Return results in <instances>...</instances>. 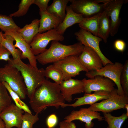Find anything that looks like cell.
<instances>
[{"instance_id": "cell-28", "label": "cell", "mask_w": 128, "mask_h": 128, "mask_svg": "<svg viewBox=\"0 0 128 128\" xmlns=\"http://www.w3.org/2000/svg\"><path fill=\"white\" fill-rule=\"evenodd\" d=\"M20 28L16 24L12 18L0 14V29L2 31L5 32L10 30L16 31Z\"/></svg>"}, {"instance_id": "cell-16", "label": "cell", "mask_w": 128, "mask_h": 128, "mask_svg": "<svg viewBox=\"0 0 128 128\" xmlns=\"http://www.w3.org/2000/svg\"><path fill=\"white\" fill-rule=\"evenodd\" d=\"M4 34L12 36L16 41L14 47L19 48L22 51L21 59L27 58L29 64L35 68H38L36 56L33 53L30 44L16 31L10 30L5 32Z\"/></svg>"}, {"instance_id": "cell-6", "label": "cell", "mask_w": 128, "mask_h": 128, "mask_svg": "<svg viewBox=\"0 0 128 128\" xmlns=\"http://www.w3.org/2000/svg\"><path fill=\"white\" fill-rule=\"evenodd\" d=\"M123 67V65L119 62L108 64L99 70L86 72L85 75L89 78L97 75L103 76L108 78L116 85L118 93L120 95H123L125 94L120 82V77Z\"/></svg>"}, {"instance_id": "cell-1", "label": "cell", "mask_w": 128, "mask_h": 128, "mask_svg": "<svg viewBox=\"0 0 128 128\" xmlns=\"http://www.w3.org/2000/svg\"><path fill=\"white\" fill-rule=\"evenodd\" d=\"M65 102L59 84L46 79L37 88L29 103L34 112L39 114L49 106L64 108Z\"/></svg>"}, {"instance_id": "cell-22", "label": "cell", "mask_w": 128, "mask_h": 128, "mask_svg": "<svg viewBox=\"0 0 128 128\" xmlns=\"http://www.w3.org/2000/svg\"><path fill=\"white\" fill-rule=\"evenodd\" d=\"M110 17L103 11L101 13L99 18L98 37L105 43L110 34Z\"/></svg>"}, {"instance_id": "cell-3", "label": "cell", "mask_w": 128, "mask_h": 128, "mask_svg": "<svg viewBox=\"0 0 128 128\" xmlns=\"http://www.w3.org/2000/svg\"><path fill=\"white\" fill-rule=\"evenodd\" d=\"M20 72L23 78L29 99L32 97L37 88L45 80V70L43 68H35L29 64H25L19 59H11L8 61Z\"/></svg>"}, {"instance_id": "cell-18", "label": "cell", "mask_w": 128, "mask_h": 128, "mask_svg": "<svg viewBox=\"0 0 128 128\" xmlns=\"http://www.w3.org/2000/svg\"><path fill=\"white\" fill-rule=\"evenodd\" d=\"M110 96V92L104 91H95L92 94L85 93L83 96L75 98L77 100L74 103L65 104L64 107L70 106L75 108L84 105H91L98 101L107 99Z\"/></svg>"}, {"instance_id": "cell-26", "label": "cell", "mask_w": 128, "mask_h": 128, "mask_svg": "<svg viewBox=\"0 0 128 128\" xmlns=\"http://www.w3.org/2000/svg\"><path fill=\"white\" fill-rule=\"evenodd\" d=\"M103 114L104 120L108 124L107 128H121L123 123L128 117L125 113L117 117L113 116L110 113Z\"/></svg>"}, {"instance_id": "cell-10", "label": "cell", "mask_w": 128, "mask_h": 128, "mask_svg": "<svg viewBox=\"0 0 128 128\" xmlns=\"http://www.w3.org/2000/svg\"><path fill=\"white\" fill-rule=\"evenodd\" d=\"M69 1L73 11L82 15L84 18L91 17L104 11V4L98 3L95 0H69Z\"/></svg>"}, {"instance_id": "cell-13", "label": "cell", "mask_w": 128, "mask_h": 128, "mask_svg": "<svg viewBox=\"0 0 128 128\" xmlns=\"http://www.w3.org/2000/svg\"><path fill=\"white\" fill-rule=\"evenodd\" d=\"M65 121L72 122L75 120H78L85 123L86 128H92L94 124L92 122L93 120L97 119L99 121L104 120L103 117L101 116L100 113L91 110L89 108H82L77 110H73L70 114L65 116Z\"/></svg>"}, {"instance_id": "cell-35", "label": "cell", "mask_w": 128, "mask_h": 128, "mask_svg": "<svg viewBox=\"0 0 128 128\" xmlns=\"http://www.w3.org/2000/svg\"><path fill=\"white\" fill-rule=\"evenodd\" d=\"M10 55L9 52L0 43V60L8 61L11 59Z\"/></svg>"}, {"instance_id": "cell-27", "label": "cell", "mask_w": 128, "mask_h": 128, "mask_svg": "<svg viewBox=\"0 0 128 128\" xmlns=\"http://www.w3.org/2000/svg\"><path fill=\"white\" fill-rule=\"evenodd\" d=\"M45 70V77L51 79L59 84L63 81L62 72L53 64L49 65Z\"/></svg>"}, {"instance_id": "cell-2", "label": "cell", "mask_w": 128, "mask_h": 128, "mask_svg": "<svg viewBox=\"0 0 128 128\" xmlns=\"http://www.w3.org/2000/svg\"><path fill=\"white\" fill-rule=\"evenodd\" d=\"M84 46L80 42L65 45L58 41H52L49 48L43 53L36 56L37 61L42 65L53 63L71 55L78 56Z\"/></svg>"}, {"instance_id": "cell-34", "label": "cell", "mask_w": 128, "mask_h": 128, "mask_svg": "<svg viewBox=\"0 0 128 128\" xmlns=\"http://www.w3.org/2000/svg\"><path fill=\"white\" fill-rule=\"evenodd\" d=\"M58 121L57 116L54 114H51L47 118L46 124L48 128H54L57 125Z\"/></svg>"}, {"instance_id": "cell-30", "label": "cell", "mask_w": 128, "mask_h": 128, "mask_svg": "<svg viewBox=\"0 0 128 128\" xmlns=\"http://www.w3.org/2000/svg\"><path fill=\"white\" fill-rule=\"evenodd\" d=\"M12 99L2 82H0V114L12 103Z\"/></svg>"}, {"instance_id": "cell-9", "label": "cell", "mask_w": 128, "mask_h": 128, "mask_svg": "<svg viewBox=\"0 0 128 128\" xmlns=\"http://www.w3.org/2000/svg\"><path fill=\"white\" fill-rule=\"evenodd\" d=\"M64 39L63 35L59 34L56 29H52L45 33H38L30 45L33 53L37 55L47 50L46 47L50 41H62Z\"/></svg>"}, {"instance_id": "cell-36", "label": "cell", "mask_w": 128, "mask_h": 128, "mask_svg": "<svg viewBox=\"0 0 128 128\" xmlns=\"http://www.w3.org/2000/svg\"><path fill=\"white\" fill-rule=\"evenodd\" d=\"M50 1V0H34L33 4L38 6L39 11L45 12L47 11L48 4Z\"/></svg>"}, {"instance_id": "cell-8", "label": "cell", "mask_w": 128, "mask_h": 128, "mask_svg": "<svg viewBox=\"0 0 128 128\" xmlns=\"http://www.w3.org/2000/svg\"><path fill=\"white\" fill-rule=\"evenodd\" d=\"M98 3H103L104 11L111 18L110 34L114 36L118 32L121 22L119 14L123 5L128 2L127 0H95Z\"/></svg>"}, {"instance_id": "cell-38", "label": "cell", "mask_w": 128, "mask_h": 128, "mask_svg": "<svg viewBox=\"0 0 128 128\" xmlns=\"http://www.w3.org/2000/svg\"><path fill=\"white\" fill-rule=\"evenodd\" d=\"M59 126V128H76V126L74 122H66L64 120L60 122Z\"/></svg>"}, {"instance_id": "cell-33", "label": "cell", "mask_w": 128, "mask_h": 128, "mask_svg": "<svg viewBox=\"0 0 128 128\" xmlns=\"http://www.w3.org/2000/svg\"><path fill=\"white\" fill-rule=\"evenodd\" d=\"M120 82L125 94L128 95V60H127L123 65L121 75Z\"/></svg>"}, {"instance_id": "cell-32", "label": "cell", "mask_w": 128, "mask_h": 128, "mask_svg": "<svg viewBox=\"0 0 128 128\" xmlns=\"http://www.w3.org/2000/svg\"><path fill=\"white\" fill-rule=\"evenodd\" d=\"M38 114L35 115L27 112L23 114L21 128H33V125L39 120Z\"/></svg>"}, {"instance_id": "cell-37", "label": "cell", "mask_w": 128, "mask_h": 128, "mask_svg": "<svg viewBox=\"0 0 128 128\" xmlns=\"http://www.w3.org/2000/svg\"><path fill=\"white\" fill-rule=\"evenodd\" d=\"M114 47L117 50L123 52L125 50L126 44L123 40L118 39L116 40L114 43Z\"/></svg>"}, {"instance_id": "cell-40", "label": "cell", "mask_w": 128, "mask_h": 128, "mask_svg": "<svg viewBox=\"0 0 128 128\" xmlns=\"http://www.w3.org/2000/svg\"><path fill=\"white\" fill-rule=\"evenodd\" d=\"M124 108L126 109V113L128 117V104H126L124 106Z\"/></svg>"}, {"instance_id": "cell-5", "label": "cell", "mask_w": 128, "mask_h": 128, "mask_svg": "<svg viewBox=\"0 0 128 128\" xmlns=\"http://www.w3.org/2000/svg\"><path fill=\"white\" fill-rule=\"evenodd\" d=\"M127 104L128 95L119 94L117 89L115 88L110 92V96L108 99L91 105L88 108L93 111L110 113L114 110L124 108V106Z\"/></svg>"}, {"instance_id": "cell-15", "label": "cell", "mask_w": 128, "mask_h": 128, "mask_svg": "<svg viewBox=\"0 0 128 128\" xmlns=\"http://www.w3.org/2000/svg\"><path fill=\"white\" fill-rule=\"evenodd\" d=\"M78 57L81 64L88 72L99 70L104 66L99 56L90 47L84 46Z\"/></svg>"}, {"instance_id": "cell-39", "label": "cell", "mask_w": 128, "mask_h": 128, "mask_svg": "<svg viewBox=\"0 0 128 128\" xmlns=\"http://www.w3.org/2000/svg\"><path fill=\"white\" fill-rule=\"evenodd\" d=\"M0 128H6L3 120L0 118Z\"/></svg>"}, {"instance_id": "cell-24", "label": "cell", "mask_w": 128, "mask_h": 128, "mask_svg": "<svg viewBox=\"0 0 128 128\" xmlns=\"http://www.w3.org/2000/svg\"><path fill=\"white\" fill-rule=\"evenodd\" d=\"M69 0H54L48 7L47 11L49 13L60 17L63 21L66 14V8Z\"/></svg>"}, {"instance_id": "cell-11", "label": "cell", "mask_w": 128, "mask_h": 128, "mask_svg": "<svg viewBox=\"0 0 128 128\" xmlns=\"http://www.w3.org/2000/svg\"><path fill=\"white\" fill-rule=\"evenodd\" d=\"M74 34L76 36L77 39L82 44L90 47L98 54L101 59L104 66L108 64L113 63L104 55L101 50L99 43L103 40L101 38L81 28L75 32Z\"/></svg>"}, {"instance_id": "cell-12", "label": "cell", "mask_w": 128, "mask_h": 128, "mask_svg": "<svg viewBox=\"0 0 128 128\" xmlns=\"http://www.w3.org/2000/svg\"><path fill=\"white\" fill-rule=\"evenodd\" d=\"M84 83V92L91 94L93 91H104L111 92L114 89V83L108 78L105 77L97 75L88 79L82 80Z\"/></svg>"}, {"instance_id": "cell-29", "label": "cell", "mask_w": 128, "mask_h": 128, "mask_svg": "<svg viewBox=\"0 0 128 128\" xmlns=\"http://www.w3.org/2000/svg\"><path fill=\"white\" fill-rule=\"evenodd\" d=\"M2 83L6 88L15 105L25 112L32 113L31 111L27 105L21 100L18 95L11 88L7 83L5 82Z\"/></svg>"}, {"instance_id": "cell-41", "label": "cell", "mask_w": 128, "mask_h": 128, "mask_svg": "<svg viewBox=\"0 0 128 128\" xmlns=\"http://www.w3.org/2000/svg\"><path fill=\"white\" fill-rule=\"evenodd\" d=\"M3 37V33H2V32L0 31V43L1 42L2 40Z\"/></svg>"}, {"instance_id": "cell-23", "label": "cell", "mask_w": 128, "mask_h": 128, "mask_svg": "<svg viewBox=\"0 0 128 128\" xmlns=\"http://www.w3.org/2000/svg\"><path fill=\"white\" fill-rule=\"evenodd\" d=\"M101 13L91 17L84 18L82 21L78 23L79 27L98 36L99 19Z\"/></svg>"}, {"instance_id": "cell-21", "label": "cell", "mask_w": 128, "mask_h": 128, "mask_svg": "<svg viewBox=\"0 0 128 128\" xmlns=\"http://www.w3.org/2000/svg\"><path fill=\"white\" fill-rule=\"evenodd\" d=\"M39 22L40 19H35L30 24L19 29L16 32L30 44L34 37L39 33Z\"/></svg>"}, {"instance_id": "cell-7", "label": "cell", "mask_w": 128, "mask_h": 128, "mask_svg": "<svg viewBox=\"0 0 128 128\" xmlns=\"http://www.w3.org/2000/svg\"><path fill=\"white\" fill-rule=\"evenodd\" d=\"M53 64L62 72L63 80L75 77L79 75L81 71L88 72L81 64L77 55L69 56Z\"/></svg>"}, {"instance_id": "cell-4", "label": "cell", "mask_w": 128, "mask_h": 128, "mask_svg": "<svg viewBox=\"0 0 128 128\" xmlns=\"http://www.w3.org/2000/svg\"><path fill=\"white\" fill-rule=\"evenodd\" d=\"M5 82L19 96L24 100L27 95V89L20 72L10 63L0 68V82Z\"/></svg>"}, {"instance_id": "cell-14", "label": "cell", "mask_w": 128, "mask_h": 128, "mask_svg": "<svg viewBox=\"0 0 128 128\" xmlns=\"http://www.w3.org/2000/svg\"><path fill=\"white\" fill-rule=\"evenodd\" d=\"M24 111L13 103L5 109L0 114L6 128L16 127L21 128Z\"/></svg>"}, {"instance_id": "cell-31", "label": "cell", "mask_w": 128, "mask_h": 128, "mask_svg": "<svg viewBox=\"0 0 128 128\" xmlns=\"http://www.w3.org/2000/svg\"><path fill=\"white\" fill-rule=\"evenodd\" d=\"M34 0H21L18 6V9L16 12L11 14L9 16L12 17L23 16L27 13L32 5L33 4Z\"/></svg>"}, {"instance_id": "cell-17", "label": "cell", "mask_w": 128, "mask_h": 128, "mask_svg": "<svg viewBox=\"0 0 128 128\" xmlns=\"http://www.w3.org/2000/svg\"><path fill=\"white\" fill-rule=\"evenodd\" d=\"M61 95L65 101L70 102L73 101L72 95L84 92L82 80L72 78L63 80L59 84Z\"/></svg>"}, {"instance_id": "cell-19", "label": "cell", "mask_w": 128, "mask_h": 128, "mask_svg": "<svg viewBox=\"0 0 128 128\" xmlns=\"http://www.w3.org/2000/svg\"><path fill=\"white\" fill-rule=\"evenodd\" d=\"M39 33H42L52 29H56L63 21L59 17L51 14L47 11H39Z\"/></svg>"}, {"instance_id": "cell-25", "label": "cell", "mask_w": 128, "mask_h": 128, "mask_svg": "<svg viewBox=\"0 0 128 128\" xmlns=\"http://www.w3.org/2000/svg\"><path fill=\"white\" fill-rule=\"evenodd\" d=\"M3 37L0 43L10 53L13 59L16 60L21 59L22 52L14 47L13 42L15 40L11 36L3 34Z\"/></svg>"}, {"instance_id": "cell-20", "label": "cell", "mask_w": 128, "mask_h": 128, "mask_svg": "<svg viewBox=\"0 0 128 128\" xmlns=\"http://www.w3.org/2000/svg\"><path fill=\"white\" fill-rule=\"evenodd\" d=\"M65 18L56 29L60 34L63 35L67 28L74 24L80 23L84 18L83 15L74 12L70 6H67Z\"/></svg>"}]
</instances>
